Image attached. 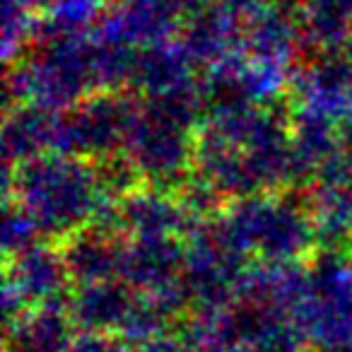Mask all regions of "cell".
Returning a JSON list of instances; mask_svg holds the SVG:
<instances>
[{
	"instance_id": "cell-1",
	"label": "cell",
	"mask_w": 352,
	"mask_h": 352,
	"mask_svg": "<svg viewBox=\"0 0 352 352\" xmlns=\"http://www.w3.org/2000/svg\"><path fill=\"white\" fill-rule=\"evenodd\" d=\"M109 188L99 169L70 160H30L17 171V198L36 230L75 234Z\"/></svg>"
},
{
	"instance_id": "cell-2",
	"label": "cell",
	"mask_w": 352,
	"mask_h": 352,
	"mask_svg": "<svg viewBox=\"0 0 352 352\" xmlns=\"http://www.w3.org/2000/svg\"><path fill=\"white\" fill-rule=\"evenodd\" d=\"M227 232L234 239L232 249H258L273 261L299 256L311 241V225L302 206L287 201H251L230 215Z\"/></svg>"
},
{
	"instance_id": "cell-3",
	"label": "cell",
	"mask_w": 352,
	"mask_h": 352,
	"mask_svg": "<svg viewBox=\"0 0 352 352\" xmlns=\"http://www.w3.org/2000/svg\"><path fill=\"white\" fill-rule=\"evenodd\" d=\"M133 126H135V111H131L126 99L99 94L75 109L73 116L63 121V126L56 123V140L60 135L63 150L107 152L131 135Z\"/></svg>"
},
{
	"instance_id": "cell-4",
	"label": "cell",
	"mask_w": 352,
	"mask_h": 352,
	"mask_svg": "<svg viewBox=\"0 0 352 352\" xmlns=\"http://www.w3.org/2000/svg\"><path fill=\"white\" fill-rule=\"evenodd\" d=\"M68 268L60 254L46 246H34L17 254L8 287L15 289L20 302H46L60 289Z\"/></svg>"
},
{
	"instance_id": "cell-5",
	"label": "cell",
	"mask_w": 352,
	"mask_h": 352,
	"mask_svg": "<svg viewBox=\"0 0 352 352\" xmlns=\"http://www.w3.org/2000/svg\"><path fill=\"white\" fill-rule=\"evenodd\" d=\"M123 254L118 251L116 241L107 232H82L75 234L68 241L63 251V261L68 275L80 280L82 285L107 283L116 275L118 268H123Z\"/></svg>"
},
{
	"instance_id": "cell-6",
	"label": "cell",
	"mask_w": 352,
	"mask_h": 352,
	"mask_svg": "<svg viewBox=\"0 0 352 352\" xmlns=\"http://www.w3.org/2000/svg\"><path fill=\"white\" fill-rule=\"evenodd\" d=\"M133 309L135 302L131 299L128 287L107 280L85 285L80 294H75L73 318L89 331H109L113 326H126Z\"/></svg>"
},
{
	"instance_id": "cell-7",
	"label": "cell",
	"mask_w": 352,
	"mask_h": 352,
	"mask_svg": "<svg viewBox=\"0 0 352 352\" xmlns=\"http://www.w3.org/2000/svg\"><path fill=\"white\" fill-rule=\"evenodd\" d=\"M179 249L171 244V236H140L135 249L123 254V273L133 280V285H155L169 283L176 275Z\"/></svg>"
},
{
	"instance_id": "cell-8",
	"label": "cell",
	"mask_w": 352,
	"mask_h": 352,
	"mask_svg": "<svg viewBox=\"0 0 352 352\" xmlns=\"http://www.w3.org/2000/svg\"><path fill=\"white\" fill-rule=\"evenodd\" d=\"M123 225L140 232V236H169L184 222L182 210L162 196H135L121 206Z\"/></svg>"
},
{
	"instance_id": "cell-9",
	"label": "cell",
	"mask_w": 352,
	"mask_h": 352,
	"mask_svg": "<svg viewBox=\"0 0 352 352\" xmlns=\"http://www.w3.org/2000/svg\"><path fill=\"white\" fill-rule=\"evenodd\" d=\"M56 138V126L49 113L36 109H22L6 126V150L10 157L34 160L36 152Z\"/></svg>"
},
{
	"instance_id": "cell-10",
	"label": "cell",
	"mask_w": 352,
	"mask_h": 352,
	"mask_svg": "<svg viewBox=\"0 0 352 352\" xmlns=\"http://www.w3.org/2000/svg\"><path fill=\"white\" fill-rule=\"evenodd\" d=\"M70 338V323L54 309H41L17 323L20 352H65Z\"/></svg>"
},
{
	"instance_id": "cell-11",
	"label": "cell",
	"mask_w": 352,
	"mask_h": 352,
	"mask_svg": "<svg viewBox=\"0 0 352 352\" xmlns=\"http://www.w3.org/2000/svg\"><path fill=\"white\" fill-rule=\"evenodd\" d=\"M234 32L232 12H201L188 32V56L203 60H212L225 54L227 44Z\"/></svg>"
},
{
	"instance_id": "cell-12",
	"label": "cell",
	"mask_w": 352,
	"mask_h": 352,
	"mask_svg": "<svg viewBox=\"0 0 352 352\" xmlns=\"http://www.w3.org/2000/svg\"><path fill=\"white\" fill-rule=\"evenodd\" d=\"M251 32V49L256 51L258 58H263L265 63L278 60L292 49L294 41V30L292 22L285 12H270L261 10L256 15L254 25L249 27Z\"/></svg>"
},
{
	"instance_id": "cell-13",
	"label": "cell",
	"mask_w": 352,
	"mask_h": 352,
	"mask_svg": "<svg viewBox=\"0 0 352 352\" xmlns=\"http://www.w3.org/2000/svg\"><path fill=\"white\" fill-rule=\"evenodd\" d=\"M73 352H123L116 342H111L109 338H85L82 342L73 347Z\"/></svg>"
},
{
	"instance_id": "cell-14",
	"label": "cell",
	"mask_w": 352,
	"mask_h": 352,
	"mask_svg": "<svg viewBox=\"0 0 352 352\" xmlns=\"http://www.w3.org/2000/svg\"><path fill=\"white\" fill-rule=\"evenodd\" d=\"M142 352H182V350H179L176 342L171 345V342H164V340H150Z\"/></svg>"
},
{
	"instance_id": "cell-15",
	"label": "cell",
	"mask_w": 352,
	"mask_h": 352,
	"mask_svg": "<svg viewBox=\"0 0 352 352\" xmlns=\"http://www.w3.org/2000/svg\"><path fill=\"white\" fill-rule=\"evenodd\" d=\"M258 6V0H232V8H254Z\"/></svg>"
},
{
	"instance_id": "cell-16",
	"label": "cell",
	"mask_w": 352,
	"mask_h": 352,
	"mask_svg": "<svg viewBox=\"0 0 352 352\" xmlns=\"http://www.w3.org/2000/svg\"><path fill=\"white\" fill-rule=\"evenodd\" d=\"M350 34H352V32H350ZM350 51H352V39H350Z\"/></svg>"
}]
</instances>
